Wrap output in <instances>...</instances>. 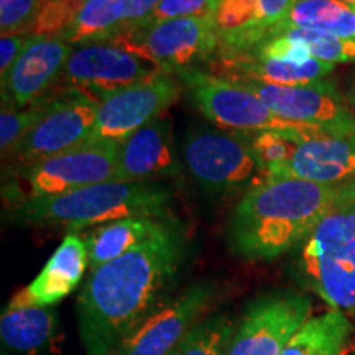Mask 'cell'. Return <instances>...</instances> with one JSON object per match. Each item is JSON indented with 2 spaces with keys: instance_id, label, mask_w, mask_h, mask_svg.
I'll return each instance as SVG.
<instances>
[{
  "instance_id": "cell-3",
  "label": "cell",
  "mask_w": 355,
  "mask_h": 355,
  "mask_svg": "<svg viewBox=\"0 0 355 355\" xmlns=\"http://www.w3.org/2000/svg\"><path fill=\"white\" fill-rule=\"evenodd\" d=\"M171 193L157 183L92 184L51 198H30L13 204L8 220L32 227H64L69 234L130 217L166 219Z\"/></svg>"
},
{
  "instance_id": "cell-15",
  "label": "cell",
  "mask_w": 355,
  "mask_h": 355,
  "mask_svg": "<svg viewBox=\"0 0 355 355\" xmlns=\"http://www.w3.org/2000/svg\"><path fill=\"white\" fill-rule=\"evenodd\" d=\"M295 0H211L209 17L219 50L234 56L254 50L290 15Z\"/></svg>"
},
{
  "instance_id": "cell-12",
  "label": "cell",
  "mask_w": 355,
  "mask_h": 355,
  "mask_svg": "<svg viewBox=\"0 0 355 355\" xmlns=\"http://www.w3.org/2000/svg\"><path fill=\"white\" fill-rule=\"evenodd\" d=\"M217 298V285L199 282L166 300L123 340L115 355H171L206 318Z\"/></svg>"
},
{
  "instance_id": "cell-35",
  "label": "cell",
  "mask_w": 355,
  "mask_h": 355,
  "mask_svg": "<svg viewBox=\"0 0 355 355\" xmlns=\"http://www.w3.org/2000/svg\"><path fill=\"white\" fill-rule=\"evenodd\" d=\"M339 193H340V196H344L345 199H349L350 202L355 204V178L350 181V183L339 186Z\"/></svg>"
},
{
  "instance_id": "cell-20",
  "label": "cell",
  "mask_w": 355,
  "mask_h": 355,
  "mask_svg": "<svg viewBox=\"0 0 355 355\" xmlns=\"http://www.w3.org/2000/svg\"><path fill=\"white\" fill-rule=\"evenodd\" d=\"M214 64H219L222 76H245L257 81L277 84V86H308L329 81L336 64L311 58L303 64L288 61L272 60L252 55H235L214 58Z\"/></svg>"
},
{
  "instance_id": "cell-6",
  "label": "cell",
  "mask_w": 355,
  "mask_h": 355,
  "mask_svg": "<svg viewBox=\"0 0 355 355\" xmlns=\"http://www.w3.org/2000/svg\"><path fill=\"white\" fill-rule=\"evenodd\" d=\"M109 43L133 53L159 73L176 74L178 71L196 68V63H212L219 50L211 17L175 19L125 30Z\"/></svg>"
},
{
  "instance_id": "cell-26",
  "label": "cell",
  "mask_w": 355,
  "mask_h": 355,
  "mask_svg": "<svg viewBox=\"0 0 355 355\" xmlns=\"http://www.w3.org/2000/svg\"><path fill=\"white\" fill-rule=\"evenodd\" d=\"M235 324L227 314L206 316L171 355H229Z\"/></svg>"
},
{
  "instance_id": "cell-33",
  "label": "cell",
  "mask_w": 355,
  "mask_h": 355,
  "mask_svg": "<svg viewBox=\"0 0 355 355\" xmlns=\"http://www.w3.org/2000/svg\"><path fill=\"white\" fill-rule=\"evenodd\" d=\"M158 3L159 0H123V19L119 35L125 32V30L145 25L146 21L152 19Z\"/></svg>"
},
{
  "instance_id": "cell-7",
  "label": "cell",
  "mask_w": 355,
  "mask_h": 355,
  "mask_svg": "<svg viewBox=\"0 0 355 355\" xmlns=\"http://www.w3.org/2000/svg\"><path fill=\"white\" fill-rule=\"evenodd\" d=\"M183 158L199 188L214 196L247 191L263 178L243 133L193 128L184 137Z\"/></svg>"
},
{
  "instance_id": "cell-22",
  "label": "cell",
  "mask_w": 355,
  "mask_h": 355,
  "mask_svg": "<svg viewBox=\"0 0 355 355\" xmlns=\"http://www.w3.org/2000/svg\"><path fill=\"white\" fill-rule=\"evenodd\" d=\"M162 222L163 219H152V217H130L89 230L84 235L89 268H99L141 245L157 232Z\"/></svg>"
},
{
  "instance_id": "cell-38",
  "label": "cell",
  "mask_w": 355,
  "mask_h": 355,
  "mask_svg": "<svg viewBox=\"0 0 355 355\" xmlns=\"http://www.w3.org/2000/svg\"><path fill=\"white\" fill-rule=\"evenodd\" d=\"M354 355H355V350H354Z\"/></svg>"
},
{
  "instance_id": "cell-23",
  "label": "cell",
  "mask_w": 355,
  "mask_h": 355,
  "mask_svg": "<svg viewBox=\"0 0 355 355\" xmlns=\"http://www.w3.org/2000/svg\"><path fill=\"white\" fill-rule=\"evenodd\" d=\"M352 332L347 314L329 309L308 319L279 355H344Z\"/></svg>"
},
{
  "instance_id": "cell-17",
  "label": "cell",
  "mask_w": 355,
  "mask_h": 355,
  "mask_svg": "<svg viewBox=\"0 0 355 355\" xmlns=\"http://www.w3.org/2000/svg\"><path fill=\"white\" fill-rule=\"evenodd\" d=\"M181 175L170 119L162 115L123 140L115 181L153 183Z\"/></svg>"
},
{
  "instance_id": "cell-5",
  "label": "cell",
  "mask_w": 355,
  "mask_h": 355,
  "mask_svg": "<svg viewBox=\"0 0 355 355\" xmlns=\"http://www.w3.org/2000/svg\"><path fill=\"white\" fill-rule=\"evenodd\" d=\"M175 76L199 112L220 130L243 135L263 130L293 132L306 139L331 135L319 128L278 117L254 91L235 79L201 68L181 69Z\"/></svg>"
},
{
  "instance_id": "cell-34",
  "label": "cell",
  "mask_w": 355,
  "mask_h": 355,
  "mask_svg": "<svg viewBox=\"0 0 355 355\" xmlns=\"http://www.w3.org/2000/svg\"><path fill=\"white\" fill-rule=\"evenodd\" d=\"M344 99L347 102V105L352 109V112L355 114V68L350 71L349 79H347V86H345V92H344Z\"/></svg>"
},
{
  "instance_id": "cell-1",
  "label": "cell",
  "mask_w": 355,
  "mask_h": 355,
  "mask_svg": "<svg viewBox=\"0 0 355 355\" xmlns=\"http://www.w3.org/2000/svg\"><path fill=\"white\" fill-rule=\"evenodd\" d=\"M186 259V235L166 217L141 245L91 270L76 301L86 355H115L165 298Z\"/></svg>"
},
{
  "instance_id": "cell-21",
  "label": "cell",
  "mask_w": 355,
  "mask_h": 355,
  "mask_svg": "<svg viewBox=\"0 0 355 355\" xmlns=\"http://www.w3.org/2000/svg\"><path fill=\"white\" fill-rule=\"evenodd\" d=\"M60 339V324L53 308L8 306L0 318V340L15 355H37Z\"/></svg>"
},
{
  "instance_id": "cell-29",
  "label": "cell",
  "mask_w": 355,
  "mask_h": 355,
  "mask_svg": "<svg viewBox=\"0 0 355 355\" xmlns=\"http://www.w3.org/2000/svg\"><path fill=\"white\" fill-rule=\"evenodd\" d=\"M83 6L66 2V0H42L32 24L26 28V35L30 37H61L76 19Z\"/></svg>"
},
{
  "instance_id": "cell-13",
  "label": "cell",
  "mask_w": 355,
  "mask_h": 355,
  "mask_svg": "<svg viewBox=\"0 0 355 355\" xmlns=\"http://www.w3.org/2000/svg\"><path fill=\"white\" fill-rule=\"evenodd\" d=\"M175 74L158 73L114 92L99 102L94 130L89 140L122 144L146 123L162 117L181 94Z\"/></svg>"
},
{
  "instance_id": "cell-2",
  "label": "cell",
  "mask_w": 355,
  "mask_h": 355,
  "mask_svg": "<svg viewBox=\"0 0 355 355\" xmlns=\"http://www.w3.org/2000/svg\"><path fill=\"white\" fill-rule=\"evenodd\" d=\"M337 191L300 178H261L230 216L229 250L250 261L275 260L296 250L329 212Z\"/></svg>"
},
{
  "instance_id": "cell-28",
  "label": "cell",
  "mask_w": 355,
  "mask_h": 355,
  "mask_svg": "<svg viewBox=\"0 0 355 355\" xmlns=\"http://www.w3.org/2000/svg\"><path fill=\"white\" fill-rule=\"evenodd\" d=\"M55 96H44L25 109H15L12 105L2 104L0 112V150L2 158L10 157L15 146L46 115Z\"/></svg>"
},
{
  "instance_id": "cell-10",
  "label": "cell",
  "mask_w": 355,
  "mask_h": 355,
  "mask_svg": "<svg viewBox=\"0 0 355 355\" xmlns=\"http://www.w3.org/2000/svg\"><path fill=\"white\" fill-rule=\"evenodd\" d=\"M121 144L87 140L76 148L20 168L30 198H51L86 186L115 181Z\"/></svg>"
},
{
  "instance_id": "cell-16",
  "label": "cell",
  "mask_w": 355,
  "mask_h": 355,
  "mask_svg": "<svg viewBox=\"0 0 355 355\" xmlns=\"http://www.w3.org/2000/svg\"><path fill=\"white\" fill-rule=\"evenodd\" d=\"M73 44L60 37H32L2 81V104L25 109L43 99L56 86Z\"/></svg>"
},
{
  "instance_id": "cell-11",
  "label": "cell",
  "mask_w": 355,
  "mask_h": 355,
  "mask_svg": "<svg viewBox=\"0 0 355 355\" xmlns=\"http://www.w3.org/2000/svg\"><path fill=\"white\" fill-rule=\"evenodd\" d=\"M97 110L99 104L94 99L76 89H66L55 96L46 115L20 140L7 159L25 168L76 148L91 139Z\"/></svg>"
},
{
  "instance_id": "cell-30",
  "label": "cell",
  "mask_w": 355,
  "mask_h": 355,
  "mask_svg": "<svg viewBox=\"0 0 355 355\" xmlns=\"http://www.w3.org/2000/svg\"><path fill=\"white\" fill-rule=\"evenodd\" d=\"M42 0H0V32L25 33Z\"/></svg>"
},
{
  "instance_id": "cell-32",
  "label": "cell",
  "mask_w": 355,
  "mask_h": 355,
  "mask_svg": "<svg viewBox=\"0 0 355 355\" xmlns=\"http://www.w3.org/2000/svg\"><path fill=\"white\" fill-rule=\"evenodd\" d=\"M30 35L25 33H8L0 38V79L8 74V71L17 63L21 51L30 42Z\"/></svg>"
},
{
  "instance_id": "cell-4",
  "label": "cell",
  "mask_w": 355,
  "mask_h": 355,
  "mask_svg": "<svg viewBox=\"0 0 355 355\" xmlns=\"http://www.w3.org/2000/svg\"><path fill=\"white\" fill-rule=\"evenodd\" d=\"M295 277L331 309L355 316V204L340 196L296 248Z\"/></svg>"
},
{
  "instance_id": "cell-8",
  "label": "cell",
  "mask_w": 355,
  "mask_h": 355,
  "mask_svg": "<svg viewBox=\"0 0 355 355\" xmlns=\"http://www.w3.org/2000/svg\"><path fill=\"white\" fill-rule=\"evenodd\" d=\"M309 296L277 290L257 296L243 311L229 345V355H279L311 319Z\"/></svg>"
},
{
  "instance_id": "cell-37",
  "label": "cell",
  "mask_w": 355,
  "mask_h": 355,
  "mask_svg": "<svg viewBox=\"0 0 355 355\" xmlns=\"http://www.w3.org/2000/svg\"><path fill=\"white\" fill-rule=\"evenodd\" d=\"M66 2H73V3H79V6H83V3L86 2V0H66Z\"/></svg>"
},
{
  "instance_id": "cell-25",
  "label": "cell",
  "mask_w": 355,
  "mask_h": 355,
  "mask_svg": "<svg viewBox=\"0 0 355 355\" xmlns=\"http://www.w3.org/2000/svg\"><path fill=\"white\" fill-rule=\"evenodd\" d=\"M123 0H86L73 24L61 35L66 43H109L121 32Z\"/></svg>"
},
{
  "instance_id": "cell-24",
  "label": "cell",
  "mask_w": 355,
  "mask_h": 355,
  "mask_svg": "<svg viewBox=\"0 0 355 355\" xmlns=\"http://www.w3.org/2000/svg\"><path fill=\"white\" fill-rule=\"evenodd\" d=\"M282 26L314 30L355 42V7L339 0H295Z\"/></svg>"
},
{
  "instance_id": "cell-31",
  "label": "cell",
  "mask_w": 355,
  "mask_h": 355,
  "mask_svg": "<svg viewBox=\"0 0 355 355\" xmlns=\"http://www.w3.org/2000/svg\"><path fill=\"white\" fill-rule=\"evenodd\" d=\"M211 12V0H159L152 19L148 21H165L175 19L207 17ZM146 21V24H148Z\"/></svg>"
},
{
  "instance_id": "cell-9",
  "label": "cell",
  "mask_w": 355,
  "mask_h": 355,
  "mask_svg": "<svg viewBox=\"0 0 355 355\" xmlns=\"http://www.w3.org/2000/svg\"><path fill=\"white\" fill-rule=\"evenodd\" d=\"M230 79L254 91L278 117L319 128L331 135L355 137V114L331 79L308 86H277L245 76Z\"/></svg>"
},
{
  "instance_id": "cell-27",
  "label": "cell",
  "mask_w": 355,
  "mask_h": 355,
  "mask_svg": "<svg viewBox=\"0 0 355 355\" xmlns=\"http://www.w3.org/2000/svg\"><path fill=\"white\" fill-rule=\"evenodd\" d=\"M247 139L250 141L252 152L263 178L275 176L282 168H285L301 141L308 140L300 133L278 130L247 133Z\"/></svg>"
},
{
  "instance_id": "cell-19",
  "label": "cell",
  "mask_w": 355,
  "mask_h": 355,
  "mask_svg": "<svg viewBox=\"0 0 355 355\" xmlns=\"http://www.w3.org/2000/svg\"><path fill=\"white\" fill-rule=\"evenodd\" d=\"M344 186L355 178V137L321 135L301 141L290 163L275 176Z\"/></svg>"
},
{
  "instance_id": "cell-36",
  "label": "cell",
  "mask_w": 355,
  "mask_h": 355,
  "mask_svg": "<svg viewBox=\"0 0 355 355\" xmlns=\"http://www.w3.org/2000/svg\"><path fill=\"white\" fill-rule=\"evenodd\" d=\"M339 2L349 3V6H352V7H355V0H339Z\"/></svg>"
},
{
  "instance_id": "cell-18",
  "label": "cell",
  "mask_w": 355,
  "mask_h": 355,
  "mask_svg": "<svg viewBox=\"0 0 355 355\" xmlns=\"http://www.w3.org/2000/svg\"><path fill=\"white\" fill-rule=\"evenodd\" d=\"M89 266L87 247L79 234H68L30 285L12 296L8 306L51 308L76 290Z\"/></svg>"
},
{
  "instance_id": "cell-14",
  "label": "cell",
  "mask_w": 355,
  "mask_h": 355,
  "mask_svg": "<svg viewBox=\"0 0 355 355\" xmlns=\"http://www.w3.org/2000/svg\"><path fill=\"white\" fill-rule=\"evenodd\" d=\"M153 64L112 43L79 44L71 53L61 79L97 104L114 92L158 74Z\"/></svg>"
}]
</instances>
